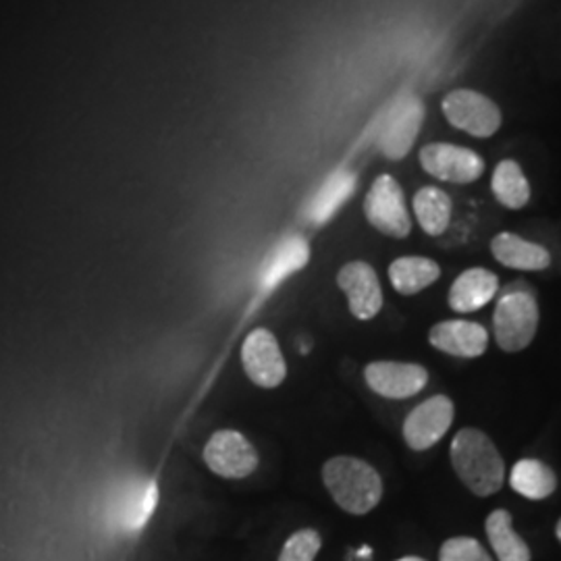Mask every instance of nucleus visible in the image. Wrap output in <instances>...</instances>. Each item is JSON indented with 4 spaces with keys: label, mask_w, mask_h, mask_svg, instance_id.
Masks as SVG:
<instances>
[{
    "label": "nucleus",
    "mask_w": 561,
    "mask_h": 561,
    "mask_svg": "<svg viewBox=\"0 0 561 561\" xmlns=\"http://www.w3.org/2000/svg\"><path fill=\"white\" fill-rule=\"evenodd\" d=\"M442 277L439 264L422 256H403L389 266L391 285L403 294L414 296Z\"/></svg>",
    "instance_id": "a211bd4d"
},
{
    "label": "nucleus",
    "mask_w": 561,
    "mask_h": 561,
    "mask_svg": "<svg viewBox=\"0 0 561 561\" xmlns=\"http://www.w3.org/2000/svg\"><path fill=\"white\" fill-rule=\"evenodd\" d=\"M428 341L439 352L458 358H479L486 352L489 333L479 322L445 321L435 324Z\"/></svg>",
    "instance_id": "ddd939ff"
},
{
    "label": "nucleus",
    "mask_w": 561,
    "mask_h": 561,
    "mask_svg": "<svg viewBox=\"0 0 561 561\" xmlns=\"http://www.w3.org/2000/svg\"><path fill=\"white\" fill-rule=\"evenodd\" d=\"M157 502H159V489L154 481L136 482L129 489H125L123 500L117 505V516L123 528L131 533L144 528L148 518L152 516Z\"/></svg>",
    "instance_id": "412c9836"
},
{
    "label": "nucleus",
    "mask_w": 561,
    "mask_h": 561,
    "mask_svg": "<svg viewBox=\"0 0 561 561\" xmlns=\"http://www.w3.org/2000/svg\"><path fill=\"white\" fill-rule=\"evenodd\" d=\"M319 551H321V535L317 530H300L285 542L279 561H314Z\"/></svg>",
    "instance_id": "b1692460"
},
{
    "label": "nucleus",
    "mask_w": 561,
    "mask_h": 561,
    "mask_svg": "<svg viewBox=\"0 0 561 561\" xmlns=\"http://www.w3.org/2000/svg\"><path fill=\"white\" fill-rule=\"evenodd\" d=\"M398 561H424V560H421V558H414V556H412V558H401V560H398Z\"/></svg>",
    "instance_id": "bb28decb"
},
{
    "label": "nucleus",
    "mask_w": 561,
    "mask_h": 561,
    "mask_svg": "<svg viewBox=\"0 0 561 561\" xmlns=\"http://www.w3.org/2000/svg\"><path fill=\"white\" fill-rule=\"evenodd\" d=\"M439 561H493L481 542L470 537H456L445 541Z\"/></svg>",
    "instance_id": "393cba45"
},
{
    "label": "nucleus",
    "mask_w": 561,
    "mask_h": 561,
    "mask_svg": "<svg viewBox=\"0 0 561 561\" xmlns=\"http://www.w3.org/2000/svg\"><path fill=\"white\" fill-rule=\"evenodd\" d=\"M556 533H558V539H560L561 542V520L558 522V530H556Z\"/></svg>",
    "instance_id": "cd10ccee"
},
{
    "label": "nucleus",
    "mask_w": 561,
    "mask_h": 561,
    "mask_svg": "<svg viewBox=\"0 0 561 561\" xmlns=\"http://www.w3.org/2000/svg\"><path fill=\"white\" fill-rule=\"evenodd\" d=\"M447 121L474 138H491L502 127V111L474 90H454L442 102Z\"/></svg>",
    "instance_id": "20e7f679"
},
{
    "label": "nucleus",
    "mask_w": 561,
    "mask_h": 561,
    "mask_svg": "<svg viewBox=\"0 0 561 561\" xmlns=\"http://www.w3.org/2000/svg\"><path fill=\"white\" fill-rule=\"evenodd\" d=\"M497 289H500V279L495 273L481 266L468 268L454 280L449 289V306L460 314L477 312L495 298Z\"/></svg>",
    "instance_id": "4468645a"
},
{
    "label": "nucleus",
    "mask_w": 561,
    "mask_h": 561,
    "mask_svg": "<svg viewBox=\"0 0 561 561\" xmlns=\"http://www.w3.org/2000/svg\"><path fill=\"white\" fill-rule=\"evenodd\" d=\"M414 215L424 233L442 236L451 221V198L439 187H422L414 196Z\"/></svg>",
    "instance_id": "4be33fe9"
},
{
    "label": "nucleus",
    "mask_w": 561,
    "mask_h": 561,
    "mask_svg": "<svg viewBox=\"0 0 561 561\" xmlns=\"http://www.w3.org/2000/svg\"><path fill=\"white\" fill-rule=\"evenodd\" d=\"M495 261L516 271H545L551 264L549 252L533 241L522 240L516 233H500L491 241Z\"/></svg>",
    "instance_id": "dca6fc26"
},
{
    "label": "nucleus",
    "mask_w": 561,
    "mask_h": 561,
    "mask_svg": "<svg viewBox=\"0 0 561 561\" xmlns=\"http://www.w3.org/2000/svg\"><path fill=\"white\" fill-rule=\"evenodd\" d=\"M493 327L503 352L516 354L533 343L539 329V304L526 283H516L503 294L495 306Z\"/></svg>",
    "instance_id": "7ed1b4c3"
},
{
    "label": "nucleus",
    "mask_w": 561,
    "mask_h": 561,
    "mask_svg": "<svg viewBox=\"0 0 561 561\" xmlns=\"http://www.w3.org/2000/svg\"><path fill=\"white\" fill-rule=\"evenodd\" d=\"M322 481L341 510L350 514H368L381 502L382 482L379 472L358 458L340 456L327 461Z\"/></svg>",
    "instance_id": "f03ea898"
},
{
    "label": "nucleus",
    "mask_w": 561,
    "mask_h": 561,
    "mask_svg": "<svg viewBox=\"0 0 561 561\" xmlns=\"http://www.w3.org/2000/svg\"><path fill=\"white\" fill-rule=\"evenodd\" d=\"M364 377L368 387L387 400L414 398L428 382L426 368L405 362H373L366 366Z\"/></svg>",
    "instance_id": "9b49d317"
},
{
    "label": "nucleus",
    "mask_w": 561,
    "mask_h": 561,
    "mask_svg": "<svg viewBox=\"0 0 561 561\" xmlns=\"http://www.w3.org/2000/svg\"><path fill=\"white\" fill-rule=\"evenodd\" d=\"M308 261H310V248L306 240L300 236L285 238L262 264L261 277H259L262 294L264 296L271 294L275 287H279L280 280L301 271Z\"/></svg>",
    "instance_id": "2eb2a0df"
},
{
    "label": "nucleus",
    "mask_w": 561,
    "mask_h": 561,
    "mask_svg": "<svg viewBox=\"0 0 561 561\" xmlns=\"http://www.w3.org/2000/svg\"><path fill=\"white\" fill-rule=\"evenodd\" d=\"M341 291L347 296L350 310L358 321L375 319L382 308V291L375 268L366 262H350L337 275Z\"/></svg>",
    "instance_id": "f8f14e48"
},
{
    "label": "nucleus",
    "mask_w": 561,
    "mask_h": 561,
    "mask_svg": "<svg viewBox=\"0 0 561 561\" xmlns=\"http://www.w3.org/2000/svg\"><path fill=\"white\" fill-rule=\"evenodd\" d=\"M421 164L428 175L449 183H472L484 173V161L474 150L443 141L422 148Z\"/></svg>",
    "instance_id": "0eeeda50"
},
{
    "label": "nucleus",
    "mask_w": 561,
    "mask_h": 561,
    "mask_svg": "<svg viewBox=\"0 0 561 561\" xmlns=\"http://www.w3.org/2000/svg\"><path fill=\"white\" fill-rule=\"evenodd\" d=\"M208 468L225 479H243L259 466V454L238 431H219L204 449Z\"/></svg>",
    "instance_id": "6e6552de"
},
{
    "label": "nucleus",
    "mask_w": 561,
    "mask_h": 561,
    "mask_svg": "<svg viewBox=\"0 0 561 561\" xmlns=\"http://www.w3.org/2000/svg\"><path fill=\"white\" fill-rule=\"evenodd\" d=\"M356 187V178L350 171H335L329 180L322 183L321 190L308 206V219L314 225H322L329 221L337 210L341 204L352 196Z\"/></svg>",
    "instance_id": "aec40b11"
},
{
    "label": "nucleus",
    "mask_w": 561,
    "mask_h": 561,
    "mask_svg": "<svg viewBox=\"0 0 561 561\" xmlns=\"http://www.w3.org/2000/svg\"><path fill=\"white\" fill-rule=\"evenodd\" d=\"M454 403L445 396L422 401L403 422V439L414 451H424L442 442L454 422Z\"/></svg>",
    "instance_id": "1a4fd4ad"
},
{
    "label": "nucleus",
    "mask_w": 561,
    "mask_h": 561,
    "mask_svg": "<svg viewBox=\"0 0 561 561\" xmlns=\"http://www.w3.org/2000/svg\"><path fill=\"white\" fill-rule=\"evenodd\" d=\"M491 190L505 208L518 210L530 201V185L516 161H502L495 167Z\"/></svg>",
    "instance_id": "5701e85b"
},
{
    "label": "nucleus",
    "mask_w": 561,
    "mask_h": 561,
    "mask_svg": "<svg viewBox=\"0 0 561 561\" xmlns=\"http://www.w3.org/2000/svg\"><path fill=\"white\" fill-rule=\"evenodd\" d=\"M241 360H243V368L252 382H256L264 389L279 387L287 375V366L283 360L279 343L275 340V335L266 329H259V331L250 333L248 340L243 341Z\"/></svg>",
    "instance_id": "9d476101"
},
{
    "label": "nucleus",
    "mask_w": 561,
    "mask_h": 561,
    "mask_svg": "<svg viewBox=\"0 0 561 561\" xmlns=\"http://www.w3.org/2000/svg\"><path fill=\"white\" fill-rule=\"evenodd\" d=\"M451 463L461 482L479 497H489L502 489L505 463L495 447L479 428H461L451 442Z\"/></svg>",
    "instance_id": "f257e3e1"
},
{
    "label": "nucleus",
    "mask_w": 561,
    "mask_h": 561,
    "mask_svg": "<svg viewBox=\"0 0 561 561\" xmlns=\"http://www.w3.org/2000/svg\"><path fill=\"white\" fill-rule=\"evenodd\" d=\"M424 106L419 96H403L385 115L379 127V148L391 161L403 159L419 138Z\"/></svg>",
    "instance_id": "423d86ee"
},
{
    "label": "nucleus",
    "mask_w": 561,
    "mask_h": 561,
    "mask_svg": "<svg viewBox=\"0 0 561 561\" xmlns=\"http://www.w3.org/2000/svg\"><path fill=\"white\" fill-rule=\"evenodd\" d=\"M358 556H360V558H370V547H362L360 551H358Z\"/></svg>",
    "instance_id": "a878e982"
},
{
    "label": "nucleus",
    "mask_w": 561,
    "mask_h": 561,
    "mask_svg": "<svg viewBox=\"0 0 561 561\" xmlns=\"http://www.w3.org/2000/svg\"><path fill=\"white\" fill-rule=\"evenodd\" d=\"M486 537L500 561H530V549L514 530L512 514L495 510L486 518Z\"/></svg>",
    "instance_id": "6ab92c4d"
},
{
    "label": "nucleus",
    "mask_w": 561,
    "mask_h": 561,
    "mask_svg": "<svg viewBox=\"0 0 561 561\" xmlns=\"http://www.w3.org/2000/svg\"><path fill=\"white\" fill-rule=\"evenodd\" d=\"M510 484L522 497L541 502L558 489V477L545 461L526 458L512 468Z\"/></svg>",
    "instance_id": "f3484780"
},
{
    "label": "nucleus",
    "mask_w": 561,
    "mask_h": 561,
    "mask_svg": "<svg viewBox=\"0 0 561 561\" xmlns=\"http://www.w3.org/2000/svg\"><path fill=\"white\" fill-rule=\"evenodd\" d=\"M364 213L368 222L389 238H405L412 229L401 185L391 175H381L366 194Z\"/></svg>",
    "instance_id": "39448f33"
}]
</instances>
